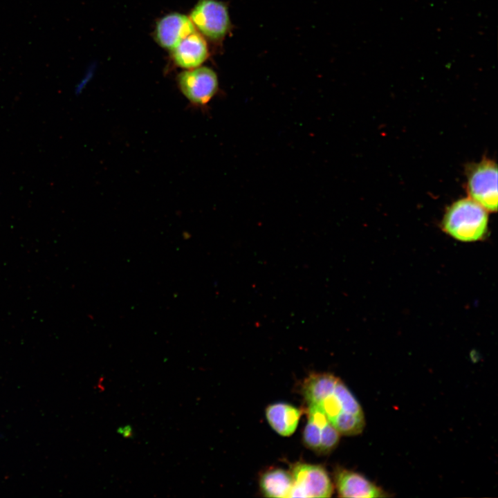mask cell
<instances>
[{"instance_id": "1", "label": "cell", "mask_w": 498, "mask_h": 498, "mask_svg": "<svg viewBox=\"0 0 498 498\" xmlns=\"http://www.w3.org/2000/svg\"><path fill=\"white\" fill-rule=\"evenodd\" d=\"M488 211L468 198L459 199L445 211L442 228L452 238L463 242L481 240L488 230Z\"/></svg>"}, {"instance_id": "2", "label": "cell", "mask_w": 498, "mask_h": 498, "mask_svg": "<svg viewBox=\"0 0 498 498\" xmlns=\"http://www.w3.org/2000/svg\"><path fill=\"white\" fill-rule=\"evenodd\" d=\"M189 17L206 39L221 44L233 28L227 3L219 0H199Z\"/></svg>"}, {"instance_id": "3", "label": "cell", "mask_w": 498, "mask_h": 498, "mask_svg": "<svg viewBox=\"0 0 498 498\" xmlns=\"http://www.w3.org/2000/svg\"><path fill=\"white\" fill-rule=\"evenodd\" d=\"M176 82L183 96L196 107L208 104L219 90L216 73L204 66L184 70L177 75Z\"/></svg>"}, {"instance_id": "4", "label": "cell", "mask_w": 498, "mask_h": 498, "mask_svg": "<svg viewBox=\"0 0 498 498\" xmlns=\"http://www.w3.org/2000/svg\"><path fill=\"white\" fill-rule=\"evenodd\" d=\"M469 197L488 212L497 210V167L490 160L472 166L467 177Z\"/></svg>"}, {"instance_id": "5", "label": "cell", "mask_w": 498, "mask_h": 498, "mask_svg": "<svg viewBox=\"0 0 498 498\" xmlns=\"http://www.w3.org/2000/svg\"><path fill=\"white\" fill-rule=\"evenodd\" d=\"M290 473L293 486L290 497H331L333 485L324 467L306 463H295Z\"/></svg>"}, {"instance_id": "6", "label": "cell", "mask_w": 498, "mask_h": 498, "mask_svg": "<svg viewBox=\"0 0 498 498\" xmlns=\"http://www.w3.org/2000/svg\"><path fill=\"white\" fill-rule=\"evenodd\" d=\"M196 30L189 16L170 12L156 21L154 39L160 47L171 51L183 39Z\"/></svg>"}, {"instance_id": "7", "label": "cell", "mask_w": 498, "mask_h": 498, "mask_svg": "<svg viewBox=\"0 0 498 498\" xmlns=\"http://www.w3.org/2000/svg\"><path fill=\"white\" fill-rule=\"evenodd\" d=\"M335 485L340 497H386L387 492L364 475L344 468L335 472Z\"/></svg>"}, {"instance_id": "8", "label": "cell", "mask_w": 498, "mask_h": 498, "mask_svg": "<svg viewBox=\"0 0 498 498\" xmlns=\"http://www.w3.org/2000/svg\"><path fill=\"white\" fill-rule=\"evenodd\" d=\"M170 53L174 63L185 70L201 66L209 57L207 40L197 30L183 39Z\"/></svg>"}, {"instance_id": "9", "label": "cell", "mask_w": 498, "mask_h": 498, "mask_svg": "<svg viewBox=\"0 0 498 498\" xmlns=\"http://www.w3.org/2000/svg\"><path fill=\"white\" fill-rule=\"evenodd\" d=\"M301 415L299 409L285 403H273L266 408L269 425L282 436H289L295 432Z\"/></svg>"}, {"instance_id": "10", "label": "cell", "mask_w": 498, "mask_h": 498, "mask_svg": "<svg viewBox=\"0 0 498 498\" xmlns=\"http://www.w3.org/2000/svg\"><path fill=\"white\" fill-rule=\"evenodd\" d=\"M338 379L330 373H314L306 378L302 392L308 406L320 404L332 394Z\"/></svg>"}, {"instance_id": "11", "label": "cell", "mask_w": 498, "mask_h": 498, "mask_svg": "<svg viewBox=\"0 0 498 498\" xmlns=\"http://www.w3.org/2000/svg\"><path fill=\"white\" fill-rule=\"evenodd\" d=\"M293 479L290 472L282 468L270 469L259 479L261 492L266 497H290Z\"/></svg>"}, {"instance_id": "12", "label": "cell", "mask_w": 498, "mask_h": 498, "mask_svg": "<svg viewBox=\"0 0 498 498\" xmlns=\"http://www.w3.org/2000/svg\"><path fill=\"white\" fill-rule=\"evenodd\" d=\"M331 423L341 435L354 436L363 431L365 418V416L341 412Z\"/></svg>"}, {"instance_id": "13", "label": "cell", "mask_w": 498, "mask_h": 498, "mask_svg": "<svg viewBox=\"0 0 498 498\" xmlns=\"http://www.w3.org/2000/svg\"><path fill=\"white\" fill-rule=\"evenodd\" d=\"M327 423H319L308 418L304 429L302 439L304 445L317 454L319 453L320 448L322 428Z\"/></svg>"}, {"instance_id": "14", "label": "cell", "mask_w": 498, "mask_h": 498, "mask_svg": "<svg viewBox=\"0 0 498 498\" xmlns=\"http://www.w3.org/2000/svg\"><path fill=\"white\" fill-rule=\"evenodd\" d=\"M341 434L329 421L322 428L321 432V443L320 454H327L331 452L338 445Z\"/></svg>"}, {"instance_id": "15", "label": "cell", "mask_w": 498, "mask_h": 498, "mask_svg": "<svg viewBox=\"0 0 498 498\" xmlns=\"http://www.w3.org/2000/svg\"><path fill=\"white\" fill-rule=\"evenodd\" d=\"M118 432L126 438L132 436V429L130 426H125L124 427H121L118 430Z\"/></svg>"}]
</instances>
